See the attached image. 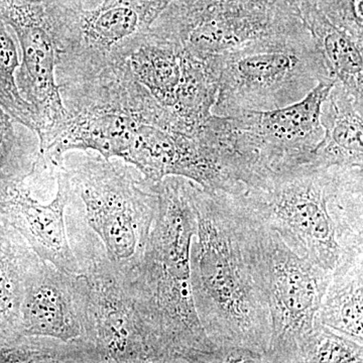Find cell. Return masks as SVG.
<instances>
[{"mask_svg": "<svg viewBox=\"0 0 363 363\" xmlns=\"http://www.w3.org/2000/svg\"><path fill=\"white\" fill-rule=\"evenodd\" d=\"M240 188L209 191L195 183L193 298L203 329L218 350V362L236 348L267 362L272 328L262 274L264 225L245 204Z\"/></svg>", "mask_w": 363, "mask_h": 363, "instance_id": "6da1fadb", "label": "cell"}, {"mask_svg": "<svg viewBox=\"0 0 363 363\" xmlns=\"http://www.w3.org/2000/svg\"><path fill=\"white\" fill-rule=\"evenodd\" d=\"M195 183L179 176L157 182L159 205L142 260L128 279L157 363L218 362L193 298L191 245L197 229Z\"/></svg>", "mask_w": 363, "mask_h": 363, "instance_id": "7a4b0ae2", "label": "cell"}, {"mask_svg": "<svg viewBox=\"0 0 363 363\" xmlns=\"http://www.w3.org/2000/svg\"><path fill=\"white\" fill-rule=\"evenodd\" d=\"M240 192L286 247L324 271L363 260V167L311 162Z\"/></svg>", "mask_w": 363, "mask_h": 363, "instance_id": "3957f363", "label": "cell"}, {"mask_svg": "<svg viewBox=\"0 0 363 363\" xmlns=\"http://www.w3.org/2000/svg\"><path fill=\"white\" fill-rule=\"evenodd\" d=\"M56 169L70 189L67 233L80 269L106 260L128 278L143 259L156 218L157 182L119 157L93 150L66 152Z\"/></svg>", "mask_w": 363, "mask_h": 363, "instance_id": "277c9868", "label": "cell"}, {"mask_svg": "<svg viewBox=\"0 0 363 363\" xmlns=\"http://www.w3.org/2000/svg\"><path fill=\"white\" fill-rule=\"evenodd\" d=\"M213 58L219 77L214 116L281 108L332 78L305 25Z\"/></svg>", "mask_w": 363, "mask_h": 363, "instance_id": "5b68a950", "label": "cell"}, {"mask_svg": "<svg viewBox=\"0 0 363 363\" xmlns=\"http://www.w3.org/2000/svg\"><path fill=\"white\" fill-rule=\"evenodd\" d=\"M45 1L56 43L58 86L88 80L126 61L168 4L164 0H104L81 9Z\"/></svg>", "mask_w": 363, "mask_h": 363, "instance_id": "8992f818", "label": "cell"}, {"mask_svg": "<svg viewBox=\"0 0 363 363\" xmlns=\"http://www.w3.org/2000/svg\"><path fill=\"white\" fill-rule=\"evenodd\" d=\"M334 82L333 78L322 81L302 100L281 108L222 116L243 185L313 161L323 138L322 104Z\"/></svg>", "mask_w": 363, "mask_h": 363, "instance_id": "52a82bcc", "label": "cell"}, {"mask_svg": "<svg viewBox=\"0 0 363 363\" xmlns=\"http://www.w3.org/2000/svg\"><path fill=\"white\" fill-rule=\"evenodd\" d=\"M262 225V274L272 328L267 362H300L331 274Z\"/></svg>", "mask_w": 363, "mask_h": 363, "instance_id": "ba28073f", "label": "cell"}, {"mask_svg": "<svg viewBox=\"0 0 363 363\" xmlns=\"http://www.w3.org/2000/svg\"><path fill=\"white\" fill-rule=\"evenodd\" d=\"M126 62L135 80L186 133H198L212 116L219 87L213 56H196L150 28Z\"/></svg>", "mask_w": 363, "mask_h": 363, "instance_id": "9c48e42d", "label": "cell"}, {"mask_svg": "<svg viewBox=\"0 0 363 363\" xmlns=\"http://www.w3.org/2000/svg\"><path fill=\"white\" fill-rule=\"evenodd\" d=\"M298 1L279 0L267 6L200 11L168 4L150 30L178 40L196 56H216L304 26Z\"/></svg>", "mask_w": 363, "mask_h": 363, "instance_id": "30bf717a", "label": "cell"}, {"mask_svg": "<svg viewBox=\"0 0 363 363\" xmlns=\"http://www.w3.org/2000/svg\"><path fill=\"white\" fill-rule=\"evenodd\" d=\"M0 18L13 30L20 49L16 84L39 123L40 150L58 133L66 117L56 80L57 50L45 0H0Z\"/></svg>", "mask_w": 363, "mask_h": 363, "instance_id": "8fae6325", "label": "cell"}, {"mask_svg": "<svg viewBox=\"0 0 363 363\" xmlns=\"http://www.w3.org/2000/svg\"><path fill=\"white\" fill-rule=\"evenodd\" d=\"M87 288L86 343L99 363H154L156 353L128 279L105 260L83 267Z\"/></svg>", "mask_w": 363, "mask_h": 363, "instance_id": "7c38bea8", "label": "cell"}, {"mask_svg": "<svg viewBox=\"0 0 363 363\" xmlns=\"http://www.w3.org/2000/svg\"><path fill=\"white\" fill-rule=\"evenodd\" d=\"M86 298L83 274H67L40 259L26 281L21 333L86 343Z\"/></svg>", "mask_w": 363, "mask_h": 363, "instance_id": "4fadbf2b", "label": "cell"}, {"mask_svg": "<svg viewBox=\"0 0 363 363\" xmlns=\"http://www.w3.org/2000/svg\"><path fill=\"white\" fill-rule=\"evenodd\" d=\"M26 179L0 191V211L40 259L67 274H82L67 233L71 194L65 177L56 169V194L48 204L33 197Z\"/></svg>", "mask_w": 363, "mask_h": 363, "instance_id": "5bb4252c", "label": "cell"}, {"mask_svg": "<svg viewBox=\"0 0 363 363\" xmlns=\"http://www.w3.org/2000/svg\"><path fill=\"white\" fill-rule=\"evenodd\" d=\"M323 138L313 162L322 166L363 167V96L334 82L320 114Z\"/></svg>", "mask_w": 363, "mask_h": 363, "instance_id": "9a60e30c", "label": "cell"}, {"mask_svg": "<svg viewBox=\"0 0 363 363\" xmlns=\"http://www.w3.org/2000/svg\"><path fill=\"white\" fill-rule=\"evenodd\" d=\"M301 18L318 49L332 78L351 92L363 96V48L343 32L309 0L298 1Z\"/></svg>", "mask_w": 363, "mask_h": 363, "instance_id": "2e32d148", "label": "cell"}, {"mask_svg": "<svg viewBox=\"0 0 363 363\" xmlns=\"http://www.w3.org/2000/svg\"><path fill=\"white\" fill-rule=\"evenodd\" d=\"M317 322L363 344V260L332 272Z\"/></svg>", "mask_w": 363, "mask_h": 363, "instance_id": "e0dca14e", "label": "cell"}, {"mask_svg": "<svg viewBox=\"0 0 363 363\" xmlns=\"http://www.w3.org/2000/svg\"><path fill=\"white\" fill-rule=\"evenodd\" d=\"M40 260L18 233L16 241L0 234V323L21 333V310L28 276Z\"/></svg>", "mask_w": 363, "mask_h": 363, "instance_id": "ac0fdd59", "label": "cell"}, {"mask_svg": "<svg viewBox=\"0 0 363 363\" xmlns=\"http://www.w3.org/2000/svg\"><path fill=\"white\" fill-rule=\"evenodd\" d=\"M39 157L37 133L0 107V191L32 175Z\"/></svg>", "mask_w": 363, "mask_h": 363, "instance_id": "d6986e66", "label": "cell"}, {"mask_svg": "<svg viewBox=\"0 0 363 363\" xmlns=\"http://www.w3.org/2000/svg\"><path fill=\"white\" fill-rule=\"evenodd\" d=\"M20 61V49L14 33L0 18V107L38 135L37 117L21 97L16 84Z\"/></svg>", "mask_w": 363, "mask_h": 363, "instance_id": "ffe728a7", "label": "cell"}, {"mask_svg": "<svg viewBox=\"0 0 363 363\" xmlns=\"http://www.w3.org/2000/svg\"><path fill=\"white\" fill-rule=\"evenodd\" d=\"M363 344L351 340L316 322L300 362H362Z\"/></svg>", "mask_w": 363, "mask_h": 363, "instance_id": "44dd1931", "label": "cell"}, {"mask_svg": "<svg viewBox=\"0 0 363 363\" xmlns=\"http://www.w3.org/2000/svg\"><path fill=\"white\" fill-rule=\"evenodd\" d=\"M319 9L363 48L362 0H329Z\"/></svg>", "mask_w": 363, "mask_h": 363, "instance_id": "7402d4cb", "label": "cell"}, {"mask_svg": "<svg viewBox=\"0 0 363 363\" xmlns=\"http://www.w3.org/2000/svg\"><path fill=\"white\" fill-rule=\"evenodd\" d=\"M279 0H171L179 9L188 11H200L205 9H242L267 6Z\"/></svg>", "mask_w": 363, "mask_h": 363, "instance_id": "603a6c76", "label": "cell"}, {"mask_svg": "<svg viewBox=\"0 0 363 363\" xmlns=\"http://www.w3.org/2000/svg\"><path fill=\"white\" fill-rule=\"evenodd\" d=\"M57 1L72 9H88L99 6L104 0H57Z\"/></svg>", "mask_w": 363, "mask_h": 363, "instance_id": "cb8c5ba5", "label": "cell"}, {"mask_svg": "<svg viewBox=\"0 0 363 363\" xmlns=\"http://www.w3.org/2000/svg\"><path fill=\"white\" fill-rule=\"evenodd\" d=\"M309 1L312 2V4H314L315 6L318 7V9H320V7L323 6L325 4H327L329 0H309Z\"/></svg>", "mask_w": 363, "mask_h": 363, "instance_id": "d4e9b609", "label": "cell"}, {"mask_svg": "<svg viewBox=\"0 0 363 363\" xmlns=\"http://www.w3.org/2000/svg\"><path fill=\"white\" fill-rule=\"evenodd\" d=\"M164 1L168 2L169 4V2L171 1V0H164Z\"/></svg>", "mask_w": 363, "mask_h": 363, "instance_id": "484cf974", "label": "cell"}]
</instances>
